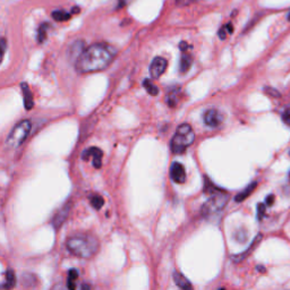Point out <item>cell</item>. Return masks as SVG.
I'll list each match as a JSON object with an SVG mask.
<instances>
[{
    "label": "cell",
    "instance_id": "1",
    "mask_svg": "<svg viewBox=\"0 0 290 290\" xmlns=\"http://www.w3.org/2000/svg\"><path fill=\"white\" fill-rule=\"evenodd\" d=\"M115 56L116 50L110 45L95 43L83 50L76 60V69L82 74L103 70L111 64Z\"/></svg>",
    "mask_w": 290,
    "mask_h": 290
},
{
    "label": "cell",
    "instance_id": "2",
    "mask_svg": "<svg viewBox=\"0 0 290 290\" xmlns=\"http://www.w3.org/2000/svg\"><path fill=\"white\" fill-rule=\"evenodd\" d=\"M67 250L71 254L81 259H91L98 253L100 244L94 236L91 235H78L67 241Z\"/></svg>",
    "mask_w": 290,
    "mask_h": 290
},
{
    "label": "cell",
    "instance_id": "3",
    "mask_svg": "<svg viewBox=\"0 0 290 290\" xmlns=\"http://www.w3.org/2000/svg\"><path fill=\"white\" fill-rule=\"evenodd\" d=\"M195 133L192 126L183 124L176 130L174 137L170 142L171 152L175 154H182L194 143Z\"/></svg>",
    "mask_w": 290,
    "mask_h": 290
},
{
    "label": "cell",
    "instance_id": "4",
    "mask_svg": "<svg viewBox=\"0 0 290 290\" xmlns=\"http://www.w3.org/2000/svg\"><path fill=\"white\" fill-rule=\"evenodd\" d=\"M31 127L32 124L30 120L25 119L20 121L12 128L9 135H8L6 141L7 145L10 146V148H18V146L22 145L23 142L27 138L28 134H30Z\"/></svg>",
    "mask_w": 290,
    "mask_h": 290
},
{
    "label": "cell",
    "instance_id": "5",
    "mask_svg": "<svg viewBox=\"0 0 290 290\" xmlns=\"http://www.w3.org/2000/svg\"><path fill=\"white\" fill-rule=\"evenodd\" d=\"M228 194L224 192H218L212 197L205 202L203 207H202V216L210 217L213 216L218 212H220L222 209L226 207L227 202H228Z\"/></svg>",
    "mask_w": 290,
    "mask_h": 290
},
{
    "label": "cell",
    "instance_id": "6",
    "mask_svg": "<svg viewBox=\"0 0 290 290\" xmlns=\"http://www.w3.org/2000/svg\"><path fill=\"white\" fill-rule=\"evenodd\" d=\"M167 65H168V62L165 58H162V57L154 58L150 65L151 77L154 78V79L160 78L167 69Z\"/></svg>",
    "mask_w": 290,
    "mask_h": 290
},
{
    "label": "cell",
    "instance_id": "7",
    "mask_svg": "<svg viewBox=\"0 0 290 290\" xmlns=\"http://www.w3.org/2000/svg\"><path fill=\"white\" fill-rule=\"evenodd\" d=\"M204 124L209 126V127L216 128L219 127L221 125L222 120H224V116L221 115L220 111H218L217 109H209V110L205 111L203 116Z\"/></svg>",
    "mask_w": 290,
    "mask_h": 290
},
{
    "label": "cell",
    "instance_id": "8",
    "mask_svg": "<svg viewBox=\"0 0 290 290\" xmlns=\"http://www.w3.org/2000/svg\"><path fill=\"white\" fill-rule=\"evenodd\" d=\"M92 158V163L95 169L101 168V160H102V151L98 148H90L82 153V159L84 161H89Z\"/></svg>",
    "mask_w": 290,
    "mask_h": 290
},
{
    "label": "cell",
    "instance_id": "9",
    "mask_svg": "<svg viewBox=\"0 0 290 290\" xmlns=\"http://www.w3.org/2000/svg\"><path fill=\"white\" fill-rule=\"evenodd\" d=\"M170 177L176 184H184L186 182V171H185V167L182 163H172L170 167Z\"/></svg>",
    "mask_w": 290,
    "mask_h": 290
},
{
    "label": "cell",
    "instance_id": "10",
    "mask_svg": "<svg viewBox=\"0 0 290 290\" xmlns=\"http://www.w3.org/2000/svg\"><path fill=\"white\" fill-rule=\"evenodd\" d=\"M68 212H69V205L67 204L65 205V207H62L56 214H54L53 219H52V225L54 228L58 229L62 224H64L67 216H68Z\"/></svg>",
    "mask_w": 290,
    "mask_h": 290
},
{
    "label": "cell",
    "instance_id": "11",
    "mask_svg": "<svg viewBox=\"0 0 290 290\" xmlns=\"http://www.w3.org/2000/svg\"><path fill=\"white\" fill-rule=\"evenodd\" d=\"M22 91H23V98H24V107L26 110H31L34 106V102H33V95H32V92L30 90V87L26 83H22Z\"/></svg>",
    "mask_w": 290,
    "mask_h": 290
},
{
    "label": "cell",
    "instance_id": "12",
    "mask_svg": "<svg viewBox=\"0 0 290 290\" xmlns=\"http://www.w3.org/2000/svg\"><path fill=\"white\" fill-rule=\"evenodd\" d=\"M174 280L179 288L186 289V290H191L193 288L192 285L190 284V281L185 278L183 275H180L179 272H174Z\"/></svg>",
    "mask_w": 290,
    "mask_h": 290
},
{
    "label": "cell",
    "instance_id": "13",
    "mask_svg": "<svg viewBox=\"0 0 290 290\" xmlns=\"http://www.w3.org/2000/svg\"><path fill=\"white\" fill-rule=\"evenodd\" d=\"M192 66V57L190 54L184 53L182 58H180V62H179V71L182 74L187 73L188 69L191 68Z\"/></svg>",
    "mask_w": 290,
    "mask_h": 290
},
{
    "label": "cell",
    "instance_id": "14",
    "mask_svg": "<svg viewBox=\"0 0 290 290\" xmlns=\"http://www.w3.org/2000/svg\"><path fill=\"white\" fill-rule=\"evenodd\" d=\"M256 186H258V183H252L251 185H249L245 190H244L242 193H239V194L235 197V201L236 202H243L244 200H246L247 197H249L252 193H253V191L256 188Z\"/></svg>",
    "mask_w": 290,
    "mask_h": 290
},
{
    "label": "cell",
    "instance_id": "15",
    "mask_svg": "<svg viewBox=\"0 0 290 290\" xmlns=\"http://www.w3.org/2000/svg\"><path fill=\"white\" fill-rule=\"evenodd\" d=\"M6 279H5V284L2 285V288H6V289H11L15 287L16 285V277H15V273L12 270H8L6 271Z\"/></svg>",
    "mask_w": 290,
    "mask_h": 290
},
{
    "label": "cell",
    "instance_id": "16",
    "mask_svg": "<svg viewBox=\"0 0 290 290\" xmlns=\"http://www.w3.org/2000/svg\"><path fill=\"white\" fill-rule=\"evenodd\" d=\"M143 86L145 87V90L148 91V93L151 95H158L159 94V89L154 84L150 81V79H144L143 81Z\"/></svg>",
    "mask_w": 290,
    "mask_h": 290
},
{
    "label": "cell",
    "instance_id": "17",
    "mask_svg": "<svg viewBox=\"0 0 290 290\" xmlns=\"http://www.w3.org/2000/svg\"><path fill=\"white\" fill-rule=\"evenodd\" d=\"M52 17L57 22H65V20H68L70 18V14L62 10H56L52 12Z\"/></svg>",
    "mask_w": 290,
    "mask_h": 290
},
{
    "label": "cell",
    "instance_id": "18",
    "mask_svg": "<svg viewBox=\"0 0 290 290\" xmlns=\"http://www.w3.org/2000/svg\"><path fill=\"white\" fill-rule=\"evenodd\" d=\"M90 202H91L92 207H93L95 210H100L104 204V201L100 195H92L91 199H90Z\"/></svg>",
    "mask_w": 290,
    "mask_h": 290
},
{
    "label": "cell",
    "instance_id": "19",
    "mask_svg": "<svg viewBox=\"0 0 290 290\" xmlns=\"http://www.w3.org/2000/svg\"><path fill=\"white\" fill-rule=\"evenodd\" d=\"M261 238H262V235H259V236H258V237H256V239H255V241L253 242V244H252V246L250 247V249H249V250H247L246 252H244V253H243L242 255H239V256H238V258H234V260H235V261H237V262H239V261H242V260H244V259H245V258H246V256H247V255H249V253H251V252H252V250H253V249H255L256 244H258V242H260V241H261Z\"/></svg>",
    "mask_w": 290,
    "mask_h": 290
},
{
    "label": "cell",
    "instance_id": "20",
    "mask_svg": "<svg viewBox=\"0 0 290 290\" xmlns=\"http://www.w3.org/2000/svg\"><path fill=\"white\" fill-rule=\"evenodd\" d=\"M48 27H49L48 24H43L40 26L39 32H37V41H39V43H42V42L45 40V37H47Z\"/></svg>",
    "mask_w": 290,
    "mask_h": 290
},
{
    "label": "cell",
    "instance_id": "21",
    "mask_svg": "<svg viewBox=\"0 0 290 290\" xmlns=\"http://www.w3.org/2000/svg\"><path fill=\"white\" fill-rule=\"evenodd\" d=\"M230 33H233V25L231 24H227L225 25L224 27L221 28V30L219 31V36H220V39H226L227 37V34H230Z\"/></svg>",
    "mask_w": 290,
    "mask_h": 290
},
{
    "label": "cell",
    "instance_id": "22",
    "mask_svg": "<svg viewBox=\"0 0 290 290\" xmlns=\"http://www.w3.org/2000/svg\"><path fill=\"white\" fill-rule=\"evenodd\" d=\"M199 1L200 0H176V3H177L178 6H188Z\"/></svg>",
    "mask_w": 290,
    "mask_h": 290
},
{
    "label": "cell",
    "instance_id": "23",
    "mask_svg": "<svg viewBox=\"0 0 290 290\" xmlns=\"http://www.w3.org/2000/svg\"><path fill=\"white\" fill-rule=\"evenodd\" d=\"M246 238H247V234H246V231L245 230H239L238 233L236 234V239L238 242H245L246 241Z\"/></svg>",
    "mask_w": 290,
    "mask_h": 290
},
{
    "label": "cell",
    "instance_id": "24",
    "mask_svg": "<svg viewBox=\"0 0 290 290\" xmlns=\"http://www.w3.org/2000/svg\"><path fill=\"white\" fill-rule=\"evenodd\" d=\"M283 120L285 121V124L290 126V108L286 109L285 112L283 113Z\"/></svg>",
    "mask_w": 290,
    "mask_h": 290
},
{
    "label": "cell",
    "instance_id": "25",
    "mask_svg": "<svg viewBox=\"0 0 290 290\" xmlns=\"http://www.w3.org/2000/svg\"><path fill=\"white\" fill-rule=\"evenodd\" d=\"M264 212H266V207L263 204H259L258 207V219L261 220L264 216Z\"/></svg>",
    "mask_w": 290,
    "mask_h": 290
},
{
    "label": "cell",
    "instance_id": "26",
    "mask_svg": "<svg viewBox=\"0 0 290 290\" xmlns=\"http://www.w3.org/2000/svg\"><path fill=\"white\" fill-rule=\"evenodd\" d=\"M77 278H78V272H77V270H70L69 271L68 281H75Z\"/></svg>",
    "mask_w": 290,
    "mask_h": 290
},
{
    "label": "cell",
    "instance_id": "27",
    "mask_svg": "<svg viewBox=\"0 0 290 290\" xmlns=\"http://www.w3.org/2000/svg\"><path fill=\"white\" fill-rule=\"evenodd\" d=\"M179 48H180V50H182V51H186V50L190 48V45H188L186 42H182V43L179 44Z\"/></svg>",
    "mask_w": 290,
    "mask_h": 290
},
{
    "label": "cell",
    "instance_id": "28",
    "mask_svg": "<svg viewBox=\"0 0 290 290\" xmlns=\"http://www.w3.org/2000/svg\"><path fill=\"white\" fill-rule=\"evenodd\" d=\"M273 199H275V196H273V195H269V196L267 197V204H268V205H272V203H273Z\"/></svg>",
    "mask_w": 290,
    "mask_h": 290
},
{
    "label": "cell",
    "instance_id": "29",
    "mask_svg": "<svg viewBox=\"0 0 290 290\" xmlns=\"http://www.w3.org/2000/svg\"><path fill=\"white\" fill-rule=\"evenodd\" d=\"M121 5H127V3L130 1V0H119Z\"/></svg>",
    "mask_w": 290,
    "mask_h": 290
},
{
    "label": "cell",
    "instance_id": "30",
    "mask_svg": "<svg viewBox=\"0 0 290 290\" xmlns=\"http://www.w3.org/2000/svg\"><path fill=\"white\" fill-rule=\"evenodd\" d=\"M288 19H289V20H290V14H289V17H288Z\"/></svg>",
    "mask_w": 290,
    "mask_h": 290
},
{
    "label": "cell",
    "instance_id": "31",
    "mask_svg": "<svg viewBox=\"0 0 290 290\" xmlns=\"http://www.w3.org/2000/svg\"><path fill=\"white\" fill-rule=\"evenodd\" d=\"M289 178H290V175H289Z\"/></svg>",
    "mask_w": 290,
    "mask_h": 290
},
{
    "label": "cell",
    "instance_id": "32",
    "mask_svg": "<svg viewBox=\"0 0 290 290\" xmlns=\"http://www.w3.org/2000/svg\"><path fill=\"white\" fill-rule=\"evenodd\" d=\"M289 154H290V152H289Z\"/></svg>",
    "mask_w": 290,
    "mask_h": 290
}]
</instances>
